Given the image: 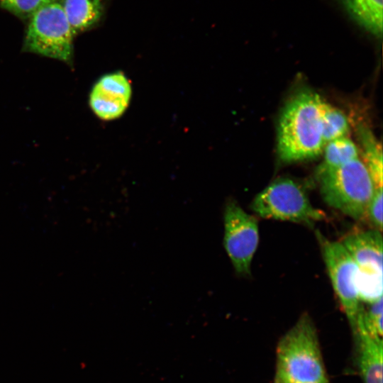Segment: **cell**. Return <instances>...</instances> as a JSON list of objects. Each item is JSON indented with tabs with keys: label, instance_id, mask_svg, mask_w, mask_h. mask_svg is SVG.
Here are the masks:
<instances>
[{
	"label": "cell",
	"instance_id": "cell-7",
	"mask_svg": "<svg viewBox=\"0 0 383 383\" xmlns=\"http://www.w3.org/2000/svg\"><path fill=\"white\" fill-rule=\"evenodd\" d=\"M223 223V245L232 265L237 274L248 275L259 243L257 221L230 200L225 205Z\"/></svg>",
	"mask_w": 383,
	"mask_h": 383
},
{
	"label": "cell",
	"instance_id": "cell-2",
	"mask_svg": "<svg viewBox=\"0 0 383 383\" xmlns=\"http://www.w3.org/2000/svg\"><path fill=\"white\" fill-rule=\"evenodd\" d=\"M274 383H331L316 328L307 313L278 342Z\"/></svg>",
	"mask_w": 383,
	"mask_h": 383
},
{
	"label": "cell",
	"instance_id": "cell-16",
	"mask_svg": "<svg viewBox=\"0 0 383 383\" xmlns=\"http://www.w3.org/2000/svg\"><path fill=\"white\" fill-rule=\"evenodd\" d=\"M63 0H0V7L21 19H28L37 10Z\"/></svg>",
	"mask_w": 383,
	"mask_h": 383
},
{
	"label": "cell",
	"instance_id": "cell-6",
	"mask_svg": "<svg viewBox=\"0 0 383 383\" xmlns=\"http://www.w3.org/2000/svg\"><path fill=\"white\" fill-rule=\"evenodd\" d=\"M323 257L333 288L353 332L363 308L357 286V267L341 242L321 240Z\"/></svg>",
	"mask_w": 383,
	"mask_h": 383
},
{
	"label": "cell",
	"instance_id": "cell-15",
	"mask_svg": "<svg viewBox=\"0 0 383 383\" xmlns=\"http://www.w3.org/2000/svg\"><path fill=\"white\" fill-rule=\"evenodd\" d=\"M321 117L325 144L346 136L350 128L349 123L346 116L340 110L322 100Z\"/></svg>",
	"mask_w": 383,
	"mask_h": 383
},
{
	"label": "cell",
	"instance_id": "cell-11",
	"mask_svg": "<svg viewBox=\"0 0 383 383\" xmlns=\"http://www.w3.org/2000/svg\"><path fill=\"white\" fill-rule=\"evenodd\" d=\"M62 6L74 35L96 26L104 12V0H63Z\"/></svg>",
	"mask_w": 383,
	"mask_h": 383
},
{
	"label": "cell",
	"instance_id": "cell-8",
	"mask_svg": "<svg viewBox=\"0 0 383 383\" xmlns=\"http://www.w3.org/2000/svg\"><path fill=\"white\" fill-rule=\"evenodd\" d=\"M131 96V87L121 72L104 75L94 84L89 95L94 113L106 121L121 116L126 110Z\"/></svg>",
	"mask_w": 383,
	"mask_h": 383
},
{
	"label": "cell",
	"instance_id": "cell-4",
	"mask_svg": "<svg viewBox=\"0 0 383 383\" xmlns=\"http://www.w3.org/2000/svg\"><path fill=\"white\" fill-rule=\"evenodd\" d=\"M28 20L23 51L58 60L72 66L74 35L62 1L41 7Z\"/></svg>",
	"mask_w": 383,
	"mask_h": 383
},
{
	"label": "cell",
	"instance_id": "cell-3",
	"mask_svg": "<svg viewBox=\"0 0 383 383\" xmlns=\"http://www.w3.org/2000/svg\"><path fill=\"white\" fill-rule=\"evenodd\" d=\"M318 180L323 201L331 207L355 219L365 217L375 186L359 158L338 167L319 169Z\"/></svg>",
	"mask_w": 383,
	"mask_h": 383
},
{
	"label": "cell",
	"instance_id": "cell-5",
	"mask_svg": "<svg viewBox=\"0 0 383 383\" xmlns=\"http://www.w3.org/2000/svg\"><path fill=\"white\" fill-rule=\"evenodd\" d=\"M251 209L264 218L309 225L325 218L313 206L304 189L287 178L277 179L262 190L254 198Z\"/></svg>",
	"mask_w": 383,
	"mask_h": 383
},
{
	"label": "cell",
	"instance_id": "cell-18",
	"mask_svg": "<svg viewBox=\"0 0 383 383\" xmlns=\"http://www.w3.org/2000/svg\"><path fill=\"white\" fill-rule=\"evenodd\" d=\"M382 187H377L368 204L365 216L375 230H382Z\"/></svg>",
	"mask_w": 383,
	"mask_h": 383
},
{
	"label": "cell",
	"instance_id": "cell-14",
	"mask_svg": "<svg viewBox=\"0 0 383 383\" xmlns=\"http://www.w3.org/2000/svg\"><path fill=\"white\" fill-rule=\"evenodd\" d=\"M323 149L324 160L319 169L338 167L359 158L357 147L346 136L327 143Z\"/></svg>",
	"mask_w": 383,
	"mask_h": 383
},
{
	"label": "cell",
	"instance_id": "cell-12",
	"mask_svg": "<svg viewBox=\"0 0 383 383\" xmlns=\"http://www.w3.org/2000/svg\"><path fill=\"white\" fill-rule=\"evenodd\" d=\"M350 17L371 34L382 35V0H338Z\"/></svg>",
	"mask_w": 383,
	"mask_h": 383
},
{
	"label": "cell",
	"instance_id": "cell-1",
	"mask_svg": "<svg viewBox=\"0 0 383 383\" xmlns=\"http://www.w3.org/2000/svg\"><path fill=\"white\" fill-rule=\"evenodd\" d=\"M321 97L303 91L290 99L282 111L277 129V152L285 162L318 156L323 150Z\"/></svg>",
	"mask_w": 383,
	"mask_h": 383
},
{
	"label": "cell",
	"instance_id": "cell-9",
	"mask_svg": "<svg viewBox=\"0 0 383 383\" xmlns=\"http://www.w3.org/2000/svg\"><path fill=\"white\" fill-rule=\"evenodd\" d=\"M357 267V274L382 276V235L377 230L355 233L341 242Z\"/></svg>",
	"mask_w": 383,
	"mask_h": 383
},
{
	"label": "cell",
	"instance_id": "cell-13",
	"mask_svg": "<svg viewBox=\"0 0 383 383\" xmlns=\"http://www.w3.org/2000/svg\"><path fill=\"white\" fill-rule=\"evenodd\" d=\"M359 138L362 147L363 162L366 165L375 187H382V145L365 128L359 129Z\"/></svg>",
	"mask_w": 383,
	"mask_h": 383
},
{
	"label": "cell",
	"instance_id": "cell-10",
	"mask_svg": "<svg viewBox=\"0 0 383 383\" xmlns=\"http://www.w3.org/2000/svg\"><path fill=\"white\" fill-rule=\"evenodd\" d=\"M361 311L353 331L357 362L362 383H382V338L370 333L362 321Z\"/></svg>",
	"mask_w": 383,
	"mask_h": 383
},
{
	"label": "cell",
	"instance_id": "cell-17",
	"mask_svg": "<svg viewBox=\"0 0 383 383\" xmlns=\"http://www.w3.org/2000/svg\"><path fill=\"white\" fill-rule=\"evenodd\" d=\"M382 298L370 304L368 309L363 308L362 321L366 330L373 335L382 338Z\"/></svg>",
	"mask_w": 383,
	"mask_h": 383
}]
</instances>
